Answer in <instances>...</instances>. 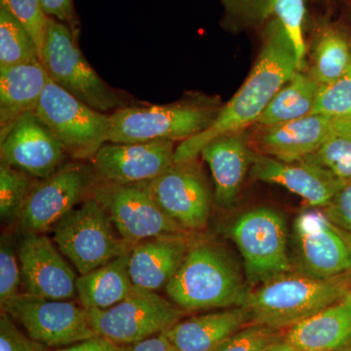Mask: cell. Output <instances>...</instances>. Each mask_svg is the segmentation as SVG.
<instances>
[{
	"instance_id": "1",
	"label": "cell",
	"mask_w": 351,
	"mask_h": 351,
	"mask_svg": "<svg viewBox=\"0 0 351 351\" xmlns=\"http://www.w3.org/2000/svg\"><path fill=\"white\" fill-rule=\"evenodd\" d=\"M262 36L260 55L243 84L206 129L176 147L174 163L191 162L214 138L257 123L274 95L301 69L294 44L281 23L265 25Z\"/></svg>"
},
{
	"instance_id": "2",
	"label": "cell",
	"mask_w": 351,
	"mask_h": 351,
	"mask_svg": "<svg viewBox=\"0 0 351 351\" xmlns=\"http://www.w3.org/2000/svg\"><path fill=\"white\" fill-rule=\"evenodd\" d=\"M348 274L322 279L287 272L249 292L243 306L250 313L251 323L289 330L343 301L351 291Z\"/></svg>"
},
{
	"instance_id": "3",
	"label": "cell",
	"mask_w": 351,
	"mask_h": 351,
	"mask_svg": "<svg viewBox=\"0 0 351 351\" xmlns=\"http://www.w3.org/2000/svg\"><path fill=\"white\" fill-rule=\"evenodd\" d=\"M165 291L186 311L243 306L250 292L230 256L208 242L189 248Z\"/></svg>"
},
{
	"instance_id": "4",
	"label": "cell",
	"mask_w": 351,
	"mask_h": 351,
	"mask_svg": "<svg viewBox=\"0 0 351 351\" xmlns=\"http://www.w3.org/2000/svg\"><path fill=\"white\" fill-rule=\"evenodd\" d=\"M52 228L58 249L80 274L98 269L131 250L93 195L64 215Z\"/></svg>"
},
{
	"instance_id": "5",
	"label": "cell",
	"mask_w": 351,
	"mask_h": 351,
	"mask_svg": "<svg viewBox=\"0 0 351 351\" xmlns=\"http://www.w3.org/2000/svg\"><path fill=\"white\" fill-rule=\"evenodd\" d=\"M43 63L53 82L94 110L108 114L127 107L119 92L88 63L75 32L54 18L48 20Z\"/></svg>"
},
{
	"instance_id": "6",
	"label": "cell",
	"mask_w": 351,
	"mask_h": 351,
	"mask_svg": "<svg viewBox=\"0 0 351 351\" xmlns=\"http://www.w3.org/2000/svg\"><path fill=\"white\" fill-rule=\"evenodd\" d=\"M217 110L195 103L120 108L110 114L108 143L135 144L193 137L210 125Z\"/></svg>"
},
{
	"instance_id": "7",
	"label": "cell",
	"mask_w": 351,
	"mask_h": 351,
	"mask_svg": "<svg viewBox=\"0 0 351 351\" xmlns=\"http://www.w3.org/2000/svg\"><path fill=\"white\" fill-rule=\"evenodd\" d=\"M34 112L77 161L92 160L108 143L110 114L98 112L49 80Z\"/></svg>"
},
{
	"instance_id": "8",
	"label": "cell",
	"mask_w": 351,
	"mask_h": 351,
	"mask_svg": "<svg viewBox=\"0 0 351 351\" xmlns=\"http://www.w3.org/2000/svg\"><path fill=\"white\" fill-rule=\"evenodd\" d=\"M184 311L156 292L135 287L123 301L107 309H90L88 315L97 336L123 346L163 334L182 319Z\"/></svg>"
},
{
	"instance_id": "9",
	"label": "cell",
	"mask_w": 351,
	"mask_h": 351,
	"mask_svg": "<svg viewBox=\"0 0 351 351\" xmlns=\"http://www.w3.org/2000/svg\"><path fill=\"white\" fill-rule=\"evenodd\" d=\"M25 334L47 348H60L96 338L88 311L75 301L44 299L21 292L1 304Z\"/></svg>"
},
{
	"instance_id": "10",
	"label": "cell",
	"mask_w": 351,
	"mask_h": 351,
	"mask_svg": "<svg viewBox=\"0 0 351 351\" xmlns=\"http://www.w3.org/2000/svg\"><path fill=\"white\" fill-rule=\"evenodd\" d=\"M92 195L105 208L131 249L143 240L189 233L157 204L147 182L115 184L98 180Z\"/></svg>"
},
{
	"instance_id": "11",
	"label": "cell",
	"mask_w": 351,
	"mask_h": 351,
	"mask_svg": "<svg viewBox=\"0 0 351 351\" xmlns=\"http://www.w3.org/2000/svg\"><path fill=\"white\" fill-rule=\"evenodd\" d=\"M230 234L243 257L249 282L265 283L291 272L287 228L280 214L269 208L252 210L233 223Z\"/></svg>"
},
{
	"instance_id": "12",
	"label": "cell",
	"mask_w": 351,
	"mask_h": 351,
	"mask_svg": "<svg viewBox=\"0 0 351 351\" xmlns=\"http://www.w3.org/2000/svg\"><path fill=\"white\" fill-rule=\"evenodd\" d=\"M98 182L93 165L75 160L64 164L32 188L19 219L23 232L43 233L92 195Z\"/></svg>"
},
{
	"instance_id": "13",
	"label": "cell",
	"mask_w": 351,
	"mask_h": 351,
	"mask_svg": "<svg viewBox=\"0 0 351 351\" xmlns=\"http://www.w3.org/2000/svg\"><path fill=\"white\" fill-rule=\"evenodd\" d=\"M0 156L2 162L43 180L64 165L68 154L49 127L29 110L0 133Z\"/></svg>"
},
{
	"instance_id": "14",
	"label": "cell",
	"mask_w": 351,
	"mask_h": 351,
	"mask_svg": "<svg viewBox=\"0 0 351 351\" xmlns=\"http://www.w3.org/2000/svg\"><path fill=\"white\" fill-rule=\"evenodd\" d=\"M17 250L25 293L57 301L77 297V274L47 237L23 232Z\"/></svg>"
},
{
	"instance_id": "15",
	"label": "cell",
	"mask_w": 351,
	"mask_h": 351,
	"mask_svg": "<svg viewBox=\"0 0 351 351\" xmlns=\"http://www.w3.org/2000/svg\"><path fill=\"white\" fill-rule=\"evenodd\" d=\"M293 237L301 274L325 279L350 270L348 247L324 212L302 211L295 219Z\"/></svg>"
},
{
	"instance_id": "16",
	"label": "cell",
	"mask_w": 351,
	"mask_h": 351,
	"mask_svg": "<svg viewBox=\"0 0 351 351\" xmlns=\"http://www.w3.org/2000/svg\"><path fill=\"white\" fill-rule=\"evenodd\" d=\"M193 162L174 163L147 182L157 204L189 232L206 226L211 206L206 182Z\"/></svg>"
},
{
	"instance_id": "17",
	"label": "cell",
	"mask_w": 351,
	"mask_h": 351,
	"mask_svg": "<svg viewBox=\"0 0 351 351\" xmlns=\"http://www.w3.org/2000/svg\"><path fill=\"white\" fill-rule=\"evenodd\" d=\"M173 141L135 144L106 143L92 158L99 181L115 184L149 182L174 164Z\"/></svg>"
},
{
	"instance_id": "18",
	"label": "cell",
	"mask_w": 351,
	"mask_h": 351,
	"mask_svg": "<svg viewBox=\"0 0 351 351\" xmlns=\"http://www.w3.org/2000/svg\"><path fill=\"white\" fill-rule=\"evenodd\" d=\"M250 174L258 181L279 184L311 207L322 209L346 182L311 159L286 163L263 154H255Z\"/></svg>"
},
{
	"instance_id": "19",
	"label": "cell",
	"mask_w": 351,
	"mask_h": 351,
	"mask_svg": "<svg viewBox=\"0 0 351 351\" xmlns=\"http://www.w3.org/2000/svg\"><path fill=\"white\" fill-rule=\"evenodd\" d=\"M223 7L221 25L230 32L260 29L278 21L287 31L297 52L300 68L304 66L306 45L304 27L306 0H221Z\"/></svg>"
},
{
	"instance_id": "20",
	"label": "cell",
	"mask_w": 351,
	"mask_h": 351,
	"mask_svg": "<svg viewBox=\"0 0 351 351\" xmlns=\"http://www.w3.org/2000/svg\"><path fill=\"white\" fill-rule=\"evenodd\" d=\"M335 120L309 114L274 125H258L250 136L251 147L260 154L282 162H297L320 149L331 133Z\"/></svg>"
},
{
	"instance_id": "21",
	"label": "cell",
	"mask_w": 351,
	"mask_h": 351,
	"mask_svg": "<svg viewBox=\"0 0 351 351\" xmlns=\"http://www.w3.org/2000/svg\"><path fill=\"white\" fill-rule=\"evenodd\" d=\"M200 154L211 170L217 204L232 206L255 157L250 135L243 130L221 136L208 143Z\"/></svg>"
},
{
	"instance_id": "22",
	"label": "cell",
	"mask_w": 351,
	"mask_h": 351,
	"mask_svg": "<svg viewBox=\"0 0 351 351\" xmlns=\"http://www.w3.org/2000/svg\"><path fill=\"white\" fill-rule=\"evenodd\" d=\"M191 248L186 235H162L143 240L129 253V274L137 288L157 292L165 289Z\"/></svg>"
},
{
	"instance_id": "23",
	"label": "cell",
	"mask_w": 351,
	"mask_h": 351,
	"mask_svg": "<svg viewBox=\"0 0 351 351\" xmlns=\"http://www.w3.org/2000/svg\"><path fill=\"white\" fill-rule=\"evenodd\" d=\"M249 322L246 307H230L180 320L162 335L179 351H212Z\"/></svg>"
},
{
	"instance_id": "24",
	"label": "cell",
	"mask_w": 351,
	"mask_h": 351,
	"mask_svg": "<svg viewBox=\"0 0 351 351\" xmlns=\"http://www.w3.org/2000/svg\"><path fill=\"white\" fill-rule=\"evenodd\" d=\"M43 62L0 66V128L6 130L23 113L34 110L50 80Z\"/></svg>"
},
{
	"instance_id": "25",
	"label": "cell",
	"mask_w": 351,
	"mask_h": 351,
	"mask_svg": "<svg viewBox=\"0 0 351 351\" xmlns=\"http://www.w3.org/2000/svg\"><path fill=\"white\" fill-rule=\"evenodd\" d=\"M299 351H339L351 343V309L341 301L287 330Z\"/></svg>"
},
{
	"instance_id": "26",
	"label": "cell",
	"mask_w": 351,
	"mask_h": 351,
	"mask_svg": "<svg viewBox=\"0 0 351 351\" xmlns=\"http://www.w3.org/2000/svg\"><path fill=\"white\" fill-rule=\"evenodd\" d=\"M129 253L77 277L78 302L84 308H110L133 292L135 286L129 274Z\"/></svg>"
},
{
	"instance_id": "27",
	"label": "cell",
	"mask_w": 351,
	"mask_h": 351,
	"mask_svg": "<svg viewBox=\"0 0 351 351\" xmlns=\"http://www.w3.org/2000/svg\"><path fill=\"white\" fill-rule=\"evenodd\" d=\"M319 86L313 76L299 69L274 95L256 124L274 125L311 114Z\"/></svg>"
},
{
	"instance_id": "28",
	"label": "cell",
	"mask_w": 351,
	"mask_h": 351,
	"mask_svg": "<svg viewBox=\"0 0 351 351\" xmlns=\"http://www.w3.org/2000/svg\"><path fill=\"white\" fill-rule=\"evenodd\" d=\"M351 64V40L343 27L323 23L318 27L313 51L311 75L319 85L341 77Z\"/></svg>"
},
{
	"instance_id": "29",
	"label": "cell",
	"mask_w": 351,
	"mask_h": 351,
	"mask_svg": "<svg viewBox=\"0 0 351 351\" xmlns=\"http://www.w3.org/2000/svg\"><path fill=\"white\" fill-rule=\"evenodd\" d=\"M41 61L29 32L8 11L0 7V66Z\"/></svg>"
},
{
	"instance_id": "30",
	"label": "cell",
	"mask_w": 351,
	"mask_h": 351,
	"mask_svg": "<svg viewBox=\"0 0 351 351\" xmlns=\"http://www.w3.org/2000/svg\"><path fill=\"white\" fill-rule=\"evenodd\" d=\"M319 164L343 181L351 180V119H336L330 135L313 156Z\"/></svg>"
},
{
	"instance_id": "31",
	"label": "cell",
	"mask_w": 351,
	"mask_h": 351,
	"mask_svg": "<svg viewBox=\"0 0 351 351\" xmlns=\"http://www.w3.org/2000/svg\"><path fill=\"white\" fill-rule=\"evenodd\" d=\"M38 179L7 163H0V218L2 223H19L27 197Z\"/></svg>"
},
{
	"instance_id": "32",
	"label": "cell",
	"mask_w": 351,
	"mask_h": 351,
	"mask_svg": "<svg viewBox=\"0 0 351 351\" xmlns=\"http://www.w3.org/2000/svg\"><path fill=\"white\" fill-rule=\"evenodd\" d=\"M311 114L335 119H351V64L338 80L320 85Z\"/></svg>"
},
{
	"instance_id": "33",
	"label": "cell",
	"mask_w": 351,
	"mask_h": 351,
	"mask_svg": "<svg viewBox=\"0 0 351 351\" xmlns=\"http://www.w3.org/2000/svg\"><path fill=\"white\" fill-rule=\"evenodd\" d=\"M0 7L8 11L29 32L36 44L41 62L49 17L41 0H0Z\"/></svg>"
},
{
	"instance_id": "34",
	"label": "cell",
	"mask_w": 351,
	"mask_h": 351,
	"mask_svg": "<svg viewBox=\"0 0 351 351\" xmlns=\"http://www.w3.org/2000/svg\"><path fill=\"white\" fill-rule=\"evenodd\" d=\"M22 276L17 243L12 235L3 232L0 237V304L20 294Z\"/></svg>"
},
{
	"instance_id": "35",
	"label": "cell",
	"mask_w": 351,
	"mask_h": 351,
	"mask_svg": "<svg viewBox=\"0 0 351 351\" xmlns=\"http://www.w3.org/2000/svg\"><path fill=\"white\" fill-rule=\"evenodd\" d=\"M284 336L280 330L251 323L228 337L212 351H263Z\"/></svg>"
},
{
	"instance_id": "36",
	"label": "cell",
	"mask_w": 351,
	"mask_h": 351,
	"mask_svg": "<svg viewBox=\"0 0 351 351\" xmlns=\"http://www.w3.org/2000/svg\"><path fill=\"white\" fill-rule=\"evenodd\" d=\"M46 346L32 341L25 332L21 331L6 313L0 316V351H44Z\"/></svg>"
},
{
	"instance_id": "37",
	"label": "cell",
	"mask_w": 351,
	"mask_h": 351,
	"mask_svg": "<svg viewBox=\"0 0 351 351\" xmlns=\"http://www.w3.org/2000/svg\"><path fill=\"white\" fill-rule=\"evenodd\" d=\"M323 212L332 225L351 232V180L345 182Z\"/></svg>"
},
{
	"instance_id": "38",
	"label": "cell",
	"mask_w": 351,
	"mask_h": 351,
	"mask_svg": "<svg viewBox=\"0 0 351 351\" xmlns=\"http://www.w3.org/2000/svg\"><path fill=\"white\" fill-rule=\"evenodd\" d=\"M44 12L49 17L64 23L75 32L77 21H76L73 0H41Z\"/></svg>"
},
{
	"instance_id": "39",
	"label": "cell",
	"mask_w": 351,
	"mask_h": 351,
	"mask_svg": "<svg viewBox=\"0 0 351 351\" xmlns=\"http://www.w3.org/2000/svg\"><path fill=\"white\" fill-rule=\"evenodd\" d=\"M114 351H179L162 334L131 345L115 346Z\"/></svg>"
},
{
	"instance_id": "40",
	"label": "cell",
	"mask_w": 351,
	"mask_h": 351,
	"mask_svg": "<svg viewBox=\"0 0 351 351\" xmlns=\"http://www.w3.org/2000/svg\"><path fill=\"white\" fill-rule=\"evenodd\" d=\"M114 343L108 339L96 337L64 348H47L44 351H114Z\"/></svg>"
},
{
	"instance_id": "41",
	"label": "cell",
	"mask_w": 351,
	"mask_h": 351,
	"mask_svg": "<svg viewBox=\"0 0 351 351\" xmlns=\"http://www.w3.org/2000/svg\"><path fill=\"white\" fill-rule=\"evenodd\" d=\"M263 351H299L297 348H295L294 346L290 345L287 341L285 339V336L284 338L278 339L276 343H271L269 346H267L265 350Z\"/></svg>"
},
{
	"instance_id": "42",
	"label": "cell",
	"mask_w": 351,
	"mask_h": 351,
	"mask_svg": "<svg viewBox=\"0 0 351 351\" xmlns=\"http://www.w3.org/2000/svg\"><path fill=\"white\" fill-rule=\"evenodd\" d=\"M337 228H338L339 234L343 237V241H345L346 247H348V255H350V270H348V271H350L351 274V232L341 230V228H338V226H337Z\"/></svg>"
},
{
	"instance_id": "43",
	"label": "cell",
	"mask_w": 351,
	"mask_h": 351,
	"mask_svg": "<svg viewBox=\"0 0 351 351\" xmlns=\"http://www.w3.org/2000/svg\"><path fill=\"white\" fill-rule=\"evenodd\" d=\"M343 301L345 302L346 306L350 307L351 309V291L350 293H348V295H346L345 299H343Z\"/></svg>"
},
{
	"instance_id": "44",
	"label": "cell",
	"mask_w": 351,
	"mask_h": 351,
	"mask_svg": "<svg viewBox=\"0 0 351 351\" xmlns=\"http://www.w3.org/2000/svg\"><path fill=\"white\" fill-rule=\"evenodd\" d=\"M339 351H351V343L350 345L345 346V348H341V350Z\"/></svg>"
}]
</instances>
